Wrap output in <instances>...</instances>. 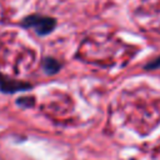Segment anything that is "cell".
Wrapping results in <instances>:
<instances>
[{
  "label": "cell",
  "mask_w": 160,
  "mask_h": 160,
  "mask_svg": "<svg viewBox=\"0 0 160 160\" xmlns=\"http://www.w3.org/2000/svg\"><path fill=\"white\" fill-rule=\"evenodd\" d=\"M25 28L32 29L39 35H46L55 28V20L49 16L42 15H30L22 20Z\"/></svg>",
  "instance_id": "6da1fadb"
},
{
  "label": "cell",
  "mask_w": 160,
  "mask_h": 160,
  "mask_svg": "<svg viewBox=\"0 0 160 160\" xmlns=\"http://www.w3.org/2000/svg\"><path fill=\"white\" fill-rule=\"evenodd\" d=\"M0 88L4 90V91H18L19 89H22V88H29V85H21L20 82H16L14 80H0Z\"/></svg>",
  "instance_id": "7a4b0ae2"
},
{
  "label": "cell",
  "mask_w": 160,
  "mask_h": 160,
  "mask_svg": "<svg viewBox=\"0 0 160 160\" xmlns=\"http://www.w3.org/2000/svg\"><path fill=\"white\" fill-rule=\"evenodd\" d=\"M44 68L48 72H56L58 69L60 68V65L54 60V59H45L44 61Z\"/></svg>",
  "instance_id": "3957f363"
}]
</instances>
